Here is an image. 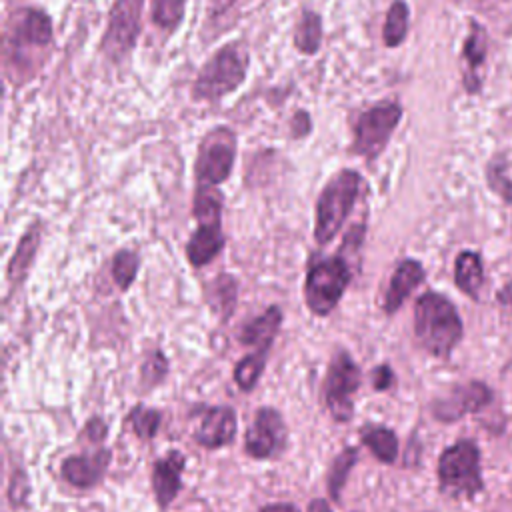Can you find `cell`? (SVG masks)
<instances>
[{
	"label": "cell",
	"mask_w": 512,
	"mask_h": 512,
	"mask_svg": "<svg viewBox=\"0 0 512 512\" xmlns=\"http://www.w3.org/2000/svg\"><path fill=\"white\" fill-rule=\"evenodd\" d=\"M462 320L456 306L438 292H424L414 304V336L436 358H448L462 340Z\"/></svg>",
	"instance_id": "1"
},
{
	"label": "cell",
	"mask_w": 512,
	"mask_h": 512,
	"mask_svg": "<svg viewBox=\"0 0 512 512\" xmlns=\"http://www.w3.org/2000/svg\"><path fill=\"white\" fill-rule=\"evenodd\" d=\"M364 190V178L354 170L336 172L322 188L314 210V240L320 246L332 242L348 220L358 196Z\"/></svg>",
	"instance_id": "2"
},
{
	"label": "cell",
	"mask_w": 512,
	"mask_h": 512,
	"mask_svg": "<svg viewBox=\"0 0 512 512\" xmlns=\"http://www.w3.org/2000/svg\"><path fill=\"white\" fill-rule=\"evenodd\" d=\"M52 44V20L44 10L22 8L12 14L6 32V56L14 60V68L28 72L34 58L42 64L44 52Z\"/></svg>",
	"instance_id": "3"
},
{
	"label": "cell",
	"mask_w": 512,
	"mask_h": 512,
	"mask_svg": "<svg viewBox=\"0 0 512 512\" xmlns=\"http://www.w3.org/2000/svg\"><path fill=\"white\" fill-rule=\"evenodd\" d=\"M246 68L248 58L238 44L218 48L200 68L192 84V98L196 102H218L244 82Z\"/></svg>",
	"instance_id": "4"
},
{
	"label": "cell",
	"mask_w": 512,
	"mask_h": 512,
	"mask_svg": "<svg viewBox=\"0 0 512 512\" xmlns=\"http://www.w3.org/2000/svg\"><path fill=\"white\" fill-rule=\"evenodd\" d=\"M352 280L346 252L320 258L308 266L304 280V300L314 316H328L340 302Z\"/></svg>",
	"instance_id": "5"
},
{
	"label": "cell",
	"mask_w": 512,
	"mask_h": 512,
	"mask_svg": "<svg viewBox=\"0 0 512 512\" xmlns=\"http://www.w3.org/2000/svg\"><path fill=\"white\" fill-rule=\"evenodd\" d=\"M438 484L450 498H472L482 488L480 450L474 440H458L450 444L438 458Z\"/></svg>",
	"instance_id": "6"
},
{
	"label": "cell",
	"mask_w": 512,
	"mask_h": 512,
	"mask_svg": "<svg viewBox=\"0 0 512 512\" xmlns=\"http://www.w3.org/2000/svg\"><path fill=\"white\" fill-rule=\"evenodd\" d=\"M400 118L402 106L394 100L378 102L364 110L354 124V140L350 146L352 154L364 160H376L384 152Z\"/></svg>",
	"instance_id": "7"
},
{
	"label": "cell",
	"mask_w": 512,
	"mask_h": 512,
	"mask_svg": "<svg viewBox=\"0 0 512 512\" xmlns=\"http://www.w3.org/2000/svg\"><path fill=\"white\" fill-rule=\"evenodd\" d=\"M362 372L354 358L346 350H338L328 366L324 386H322V400L326 410L330 412L334 422H348L354 414L352 396L360 388Z\"/></svg>",
	"instance_id": "8"
},
{
	"label": "cell",
	"mask_w": 512,
	"mask_h": 512,
	"mask_svg": "<svg viewBox=\"0 0 512 512\" xmlns=\"http://www.w3.org/2000/svg\"><path fill=\"white\" fill-rule=\"evenodd\" d=\"M236 134L226 126H216L204 134L194 160L196 186L216 188L224 182L234 166Z\"/></svg>",
	"instance_id": "9"
},
{
	"label": "cell",
	"mask_w": 512,
	"mask_h": 512,
	"mask_svg": "<svg viewBox=\"0 0 512 512\" xmlns=\"http://www.w3.org/2000/svg\"><path fill=\"white\" fill-rule=\"evenodd\" d=\"M144 0H114L100 42L106 60L120 64L134 50L140 36Z\"/></svg>",
	"instance_id": "10"
},
{
	"label": "cell",
	"mask_w": 512,
	"mask_h": 512,
	"mask_svg": "<svg viewBox=\"0 0 512 512\" xmlns=\"http://www.w3.org/2000/svg\"><path fill=\"white\" fill-rule=\"evenodd\" d=\"M288 446V428L276 408L262 406L256 410L252 424L244 434V450L254 460L280 456Z\"/></svg>",
	"instance_id": "11"
},
{
	"label": "cell",
	"mask_w": 512,
	"mask_h": 512,
	"mask_svg": "<svg viewBox=\"0 0 512 512\" xmlns=\"http://www.w3.org/2000/svg\"><path fill=\"white\" fill-rule=\"evenodd\" d=\"M492 400V390L478 380L456 384L444 396L436 398L430 406L432 416L440 422H456L466 414L480 412Z\"/></svg>",
	"instance_id": "12"
},
{
	"label": "cell",
	"mask_w": 512,
	"mask_h": 512,
	"mask_svg": "<svg viewBox=\"0 0 512 512\" xmlns=\"http://www.w3.org/2000/svg\"><path fill=\"white\" fill-rule=\"evenodd\" d=\"M236 412L232 406H204L200 424L194 432V442L216 450L230 444L236 436Z\"/></svg>",
	"instance_id": "13"
},
{
	"label": "cell",
	"mask_w": 512,
	"mask_h": 512,
	"mask_svg": "<svg viewBox=\"0 0 512 512\" xmlns=\"http://www.w3.org/2000/svg\"><path fill=\"white\" fill-rule=\"evenodd\" d=\"M186 456L178 450L166 452L152 464V490L160 508H168L180 488H182V472H184Z\"/></svg>",
	"instance_id": "14"
},
{
	"label": "cell",
	"mask_w": 512,
	"mask_h": 512,
	"mask_svg": "<svg viewBox=\"0 0 512 512\" xmlns=\"http://www.w3.org/2000/svg\"><path fill=\"white\" fill-rule=\"evenodd\" d=\"M486 54H488V32L484 26L476 20H470L468 36L462 48V62H464V72H462V84L468 94L480 92L482 86V68L486 64Z\"/></svg>",
	"instance_id": "15"
},
{
	"label": "cell",
	"mask_w": 512,
	"mask_h": 512,
	"mask_svg": "<svg viewBox=\"0 0 512 512\" xmlns=\"http://www.w3.org/2000/svg\"><path fill=\"white\" fill-rule=\"evenodd\" d=\"M110 460H112V452L106 448H100L88 454L68 456L62 462V476L68 484L76 488H92L104 478Z\"/></svg>",
	"instance_id": "16"
},
{
	"label": "cell",
	"mask_w": 512,
	"mask_h": 512,
	"mask_svg": "<svg viewBox=\"0 0 512 512\" xmlns=\"http://www.w3.org/2000/svg\"><path fill=\"white\" fill-rule=\"evenodd\" d=\"M224 244L226 236L222 232V220L198 222L196 230L186 242V258L192 268H202L222 252Z\"/></svg>",
	"instance_id": "17"
},
{
	"label": "cell",
	"mask_w": 512,
	"mask_h": 512,
	"mask_svg": "<svg viewBox=\"0 0 512 512\" xmlns=\"http://www.w3.org/2000/svg\"><path fill=\"white\" fill-rule=\"evenodd\" d=\"M424 276H426L424 266L418 260L406 258L398 262L396 270L392 272L388 290L384 294V304H382L384 312L392 316L406 302V298L422 284Z\"/></svg>",
	"instance_id": "18"
},
{
	"label": "cell",
	"mask_w": 512,
	"mask_h": 512,
	"mask_svg": "<svg viewBox=\"0 0 512 512\" xmlns=\"http://www.w3.org/2000/svg\"><path fill=\"white\" fill-rule=\"evenodd\" d=\"M282 324V310L278 306H268L258 318L246 322L238 334L240 344L252 346L254 352H270L274 338Z\"/></svg>",
	"instance_id": "19"
},
{
	"label": "cell",
	"mask_w": 512,
	"mask_h": 512,
	"mask_svg": "<svg viewBox=\"0 0 512 512\" xmlns=\"http://www.w3.org/2000/svg\"><path fill=\"white\" fill-rule=\"evenodd\" d=\"M38 246H40V222H32L28 226V230L22 234V238L18 240L16 250L8 262L6 276L12 286L20 284L26 278V274L34 262V256L38 252Z\"/></svg>",
	"instance_id": "20"
},
{
	"label": "cell",
	"mask_w": 512,
	"mask_h": 512,
	"mask_svg": "<svg viewBox=\"0 0 512 512\" xmlns=\"http://www.w3.org/2000/svg\"><path fill=\"white\" fill-rule=\"evenodd\" d=\"M454 282L460 292H464L468 298L478 300L480 288L484 284V268L482 260L476 252L464 250L454 260Z\"/></svg>",
	"instance_id": "21"
},
{
	"label": "cell",
	"mask_w": 512,
	"mask_h": 512,
	"mask_svg": "<svg viewBox=\"0 0 512 512\" xmlns=\"http://www.w3.org/2000/svg\"><path fill=\"white\" fill-rule=\"evenodd\" d=\"M360 438H362V444L374 454V458H378L384 464L396 462V458H398V438H396L394 430H390L386 426L368 424L360 430Z\"/></svg>",
	"instance_id": "22"
},
{
	"label": "cell",
	"mask_w": 512,
	"mask_h": 512,
	"mask_svg": "<svg viewBox=\"0 0 512 512\" xmlns=\"http://www.w3.org/2000/svg\"><path fill=\"white\" fill-rule=\"evenodd\" d=\"M236 300H238L236 278L230 274L216 276L208 288V304L224 322L232 316V312L236 308Z\"/></svg>",
	"instance_id": "23"
},
{
	"label": "cell",
	"mask_w": 512,
	"mask_h": 512,
	"mask_svg": "<svg viewBox=\"0 0 512 512\" xmlns=\"http://www.w3.org/2000/svg\"><path fill=\"white\" fill-rule=\"evenodd\" d=\"M322 44V18L312 10H302L294 26V46L302 54H316Z\"/></svg>",
	"instance_id": "24"
},
{
	"label": "cell",
	"mask_w": 512,
	"mask_h": 512,
	"mask_svg": "<svg viewBox=\"0 0 512 512\" xmlns=\"http://www.w3.org/2000/svg\"><path fill=\"white\" fill-rule=\"evenodd\" d=\"M408 20H410V10L404 0H394L386 12L384 28H382V40L384 46L396 48L404 42L408 34Z\"/></svg>",
	"instance_id": "25"
},
{
	"label": "cell",
	"mask_w": 512,
	"mask_h": 512,
	"mask_svg": "<svg viewBox=\"0 0 512 512\" xmlns=\"http://www.w3.org/2000/svg\"><path fill=\"white\" fill-rule=\"evenodd\" d=\"M358 460V448L354 446H346L336 458L334 462L330 464V470H328V476H326V486H328V494L334 502H340V494H342V488L346 484V478L350 474V470L354 468Z\"/></svg>",
	"instance_id": "26"
},
{
	"label": "cell",
	"mask_w": 512,
	"mask_h": 512,
	"mask_svg": "<svg viewBox=\"0 0 512 512\" xmlns=\"http://www.w3.org/2000/svg\"><path fill=\"white\" fill-rule=\"evenodd\" d=\"M266 358L268 354L266 352H252V354H246L244 358H240L234 366V382L238 384L240 390L244 392H250L256 388L262 372H264V366H266Z\"/></svg>",
	"instance_id": "27"
},
{
	"label": "cell",
	"mask_w": 512,
	"mask_h": 512,
	"mask_svg": "<svg viewBox=\"0 0 512 512\" xmlns=\"http://www.w3.org/2000/svg\"><path fill=\"white\" fill-rule=\"evenodd\" d=\"M138 268H140V256L134 252V250H118L112 258V278L116 282V286L126 292L132 282L136 280V274H138Z\"/></svg>",
	"instance_id": "28"
},
{
	"label": "cell",
	"mask_w": 512,
	"mask_h": 512,
	"mask_svg": "<svg viewBox=\"0 0 512 512\" xmlns=\"http://www.w3.org/2000/svg\"><path fill=\"white\" fill-rule=\"evenodd\" d=\"M134 430V434L140 438V440H152L160 428V422H162V412L160 410H154V408H148V406H134L130 412H128V418H126Z\"/></svg>",
	"instance_id": "29"
},
{
	"label": "cell",
	"mask_w": 512,
	"mask_h": 512,
	"mask_svg": "<svg viewBox=\"0 0 512 512\" xmlns=\"http://www.w3.org/2000/svg\"><path fill=\"white\" fill-rule=\"evenodd\" d=\"M186 10V0H152V22L166 30L172 32L180 26Z\"/></svg>",
	"instance_id": "30"
},
{
	"label": "cell",
	"mask_w": 512,
	"mask_h": 512,
	"mask_svg": "<svg viewBox=\"0 0 512 512\" xmlns=\"http://www.w3.org/2000/svg\"><path fill=\"white\" fill-rule=\"evenodd\" d=\"M168 374V360L162 350H152L142 364V382L146 386L160 384Z\"/></svg>",
	"instance_id": "31"
},
{
	"label": "cell",
	"mask_w": 512,
	"mask_h": 512,
	"mask_svg": "<svg viewBox=\"0 0 512 512\" xmlns=\"http://www.w3.org/2000/svg\"><path fill=\"white\" fill-rule=\"evenodd\" d=\"M106 432H108V426L106 422L100 418V416H94L86 422L84 430H82V436L86 440H90L92 444H100L104 438H106Z\"/></svg>",
	"instance_id": "32"
},
{
	"label": "cell",
	"mask_w": 512,
	"mask_h": 512,
	"mask_svg": "<svg viewBox=\"0 0 512 512\" xmlns=\"http://www.w3.org/2000/svg\"><path fill=\"white\" fill-rule=\"evenodd\" d=\"M392 384H394L392 368L388 364H378L372 370V386H374V390L382 392V390H388Z\"/></svg>",
	"instance_id": "33"
},
{
	"label": "cell",
	"mask_w": 512,
	"mask_h": 512,
	"mask_svg": "<svg viewBox=\"0 0 512 512\" xmlns=\"http://www.w3.org/2000/svg\"><path fill=\"white\" fill-rule=\"evenodd\" d=\"M234 4H236V0H210L206 24H218L222 20V16H226L232 10Z\"/></svg>",
	"instance_id": "34"
},
{
	"label": "cell",
	"mask_w": 512,
	"mask_h": 512,
	"mask_svg": "<svg viewBox=\"0 0 512 512\" xmlns=\"http://www.w3.org/2000/svg\"><path fill=\"white\" fill-rule=\"evenodd\" d=\"M312 124H310V114L306 110H298L294 116H292V124H290V130H292V136L294 138H302L310 132Z\"/></svg>",
	"instance_id": "35"
},
{
	"label": "cell",
	"mask_w": 512,
	"mask_h": 512,
	"mask_svg": "<svg viewBox=\"0 0 512 512\" xmlns=\"http://www.w3.org/2000/svg\"><path fill=\"white\" fill-rule=\"evenodd\" d=\"M496 302L512 314V280L508 284H504L498 292H496Z\"/></svg>",
	"instance_id": "36"
},
{
	"label": "cell",
	"mask_w": 512,
	"mask_h": 512,
	"mask_svg": "<svg viewBox=\"0 0 512 512\" xmlns=\"http://www.w3.org/2000/svg\"><path fill=\"white\" fill-rule=\"evenodd\" d=\"M258 512H300V510L290 502H274V504L262 506Z\"/></svg>",
	"instance_id": "37"
},
{
	"label": "cell",
	"mask_w": 512,
	"mask_h": 512,
	"mask_svg": "<svg viewBox=\"0 0 512 512\" xmlns=\"http://www.w3.org/2000/svg\"><path fill=\"white\" fill-rule=\"evenodd\" d=\"M306 512H332V508L324 498H314V500H310Z\"/></svg>",
	"instance_id": "38"
}]
</instances>
